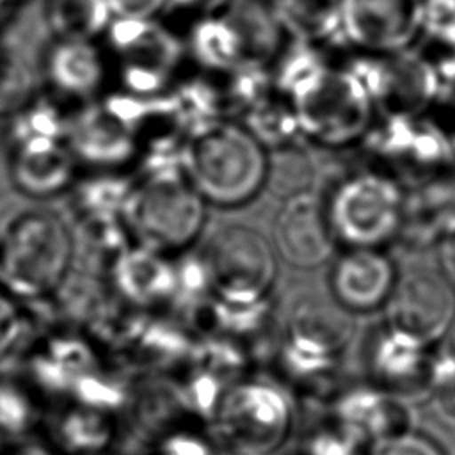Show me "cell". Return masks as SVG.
<instances>
[{"label": "cell", "mask_w": 455, "mask_h": 455, "mask_svg": "<svg viewBox=\"0 0 455 455\" xmlns=\"http://www.w3.org/2000/svg\"><path fill=\"white\" fill-rule=\"evenodd\" d=\"M233 0H167V5L174 11L192 14L196 20L222 14Z\"/></svg>", "instance_id": "34"}, {"label": "cell", "mask_w": 455, "mask_h": 455, "mask_svg": "<svg viewBox=\"0 0 455 455\" xmlns=\"http://www.w3.org/2000/svg\"><path fill=\"white\" fill-rule=\"evenodd\" d=\"M114 437L112 414L80 403L64 405L50 421L52 446L66 455L105 453Z\"/></svg>", "instance_id": "21"}, {"label": "cell", "mask_w": 455, "mask_h": 455, "mask_svg": "<svg viewBox=\"0 0 455 455\" xmlns=\"http://www.w3.org/2000/svg\"><path fill=\"white\" fill-rule=\"evenodd\" d=\"M366 455H444V451L425 435L402 432L371 443Z\"/></svg>", "instance_id": "30"}, {"label": "cell", "mask_w": 455, "mask_h": 455, "mask_svg": "<svg viewBox=\"0 0 455 455\" xmlns=\"http://www.w3.org/2000/svg\"><path fill=\"white\" fill-rule=\"evenodd\" d=\"M151 455H215V448L204 434L178 425L156 437Z\"/></svg>", "instance_id": "29"}, {"label": "cell", "mask_w": 455, "mask_h": 455, "mask_svg": "<svg viewBox=\"0 0 455 455\" xmlns=\"http://www.w3.org/2000/svg\"><path fill=\"white\" fill-rule=\"evenodd\" d=\"M275 85L306 139L336 148L366 132L371 100L350 69H332L311 50H297L279 66Z\"/></svg>", "instance_id": "1"}, {"label": "cell", "mask_w": 455, "mask_h": 455, "mask_svg": "<svg viewBox=\"0 0 455 455\" xmlns=\"http://www.w3.org/2000/svg\"><path fill=\"white\" fill-rule=\"evenodd\" d=\"M44 75L59 94L87 100L103 87L107 62L92 41L57 39L48 50Z\"/></svg>", "instance_id": "20"}, {"label": "cell", "mask_w": 455, "mask_h": 455, "mask_svg": "<svg viewBox=\"0 0 455 455\" xmlns=\"http://www.w3.org/2000/svg\"><path fill=\"white\" fill-rule=\"evenodd\" d=\"M11 174L16 187L36 197L64 190L75 176V156L66 140L37 139L14 144Z\"/></svg>", "instance_id": "19"}, {"label": "cell", "mask_w": 455, "mask_h": 455, "mask_svg": "<svg viewBox=\"0 0 455 455\" xmlns=\"http://www.w3.org/2000/svg\"><path fill=\"white\" fill-rule=\"evenodd\" d=\"M210 295L226 304L268 299L275 274V251L254 228L235 224L213 233L201 256Z\"/></svg>", "instance_id": "7"}, {"label": "cell", "mask_w": 455, "mask_h": 455, "mask_svg": "<svg viewBox=\"0 0 455 455\" xmlns=\"http://www.w3.org/2000/svg\"><path fill=\"white\" fill-rule=\"evenodd\" d=\"M453 142H455V139H453Z\"/></svg>", "instance_id": "40"}, {"label": "cell", "mask_w": 455, "mask_h": 455, "mask_svg": "<svg viewBox=\"0 0 455 455\" xmlns=\"http://www.w3.org/2000/svg\"><path fill=\"white\" fill-rule=\"evenodd\" d=\"M98 455H107V453H98Z\"/></svg>", "instance_id": "39"}, {"label": "cell", "mask_w": 455, "mask_h": 455, "mask_svg": "<svg viewBox=\"0 0 455 455\" xmlns=\"http://www.w3.org/2000/svg\"><path fill=\"white\" fill-rule=\"evenodd\" d=\"M352 336L350 322L329 306L299 302L279 345L283 373L306 391H320L334 379L341 352Z\"/></svg>", "instance_id": "8"}, {"label": "cell", "mask_w": 455, "mask_h": 455, "mask_svg": "<svg viewBox=\"0 0 455 455\" xmlns=\"http://www.w3.org/2000/svg\"><path fill=\"white\" fill-rule=\"evenodd\" d=\"M334 427L370 444L407 432L405 409L380 387H352L332 400Z\"/></svg>", "instance_id": "17"}, {"label": "cell", "mask_w": 455, "mask_h": 455, "mask_svg": "<svg viewBox=\"0 0 455 455\" xmlns=\"http://www.w3.org/2000/svg\"><path fill=\"white\" fill-rule=\"evenodd\" d=\"M190 52L203 66L215 71L229 73L243 68L242 44L226 12L196 20L190 30Z\"/></svg>", "instance_id": "25"}, {"label": "cell", "mask_w": 455, "mask_h": 455, "mask_svg": "<svg viewBox=\"0 0 455 455\" xmlns=\"http://www.w3.org/2000/svg\"><path fill=\"white\" fill-rule=\"evenodd\" d=\"M11 2H12V0H0V11H4Z\"/></svg>", "instance_id": "38"}, {"label": "cell", "mask_w": 455, "mask_h": 455, "mask_svg": "<svg viewBox=\"0 0 455 455\" xmlns=\"http://www.w3.org/2000/svg\"><path fill=\"white\" fill-rule=\"evenodd\" d=\"M443 352H444L450 359L455 361V320H453L450 331H448L446 336H444V348H443Z\"/></svg>", "instance_id": "37"}, {"label": "cell", "mask_w": 455, "mask_h": 455, "mask_svg": "<svg viewBox=\"0 0 455 455\" xmlns=\"http://www.w3.org/2000/svg\"><path fill=\"white\" fill-rule=\"evenodd\" d=\"M405 231L416 242L435 240L437 245L455 233V185L435 181L423 190L407 194L400 235Z\"/></svg>", "instance_id": "23"}, {"label": "cell", "mask_w": 455, "mask_h": 455, "mask_svg": "<svg viewBox=\"0 0 455 455\" xmlns=\"http://www.w3.org/2000/svg\"><path fill=\"white\" fill-rule=\"evenodd\" d=\"M208 427L231 455H275L295 427L291 395L272 379L245 375L226 387Z\"/></svg>", "instance_id": "4"}, {"label": "cell", "mask_w": 455, "mask_h": 455, "mask_svg": "<svg viewBox=\"0 0 455 455\" xmlns=\"http://www.w3.org/2000/svg\"><path fill=\"white\" fill-rule=\"evenodd\" d=\"M206 201L185 171L144 172L133 181L123 222L137 245L169 254L190 247L203 231Z\"/></svg>", "instance_id": "5"}, {"label": "cell", "mask_w": 455, "mask_h": 455, "mask_svg": "<svg viewBox=\"0 0 455 455\" xmlns=\"http://www.w3.org/2000/svg\"><path fill=\"white\" fill-rule=\"evenodd\" d=\"M23 313L16 299L0 288V359L20 341L23 332Z\"/></svg>", "instance_id": "32"}, {"label": "cell", "mask_w": 455, "mask_h": 455, "mask_svg": "<svg viewBox=\"0 0 455 455\" xmlns=\"http://www.w3.org/2000/svg\"><path fill=\"white\" fill-rule=\"evenodd\" d=\"M43 18L57 39L92 41L114 14L107 0H43Z\"/></svg>", "instance_id": "24"}, {"label": "cell", "mask_w": 455, "mask_h": 455, "mask_svg": "<svg viewBox=\"0 0 455 455\" xmlns=\"http://www.w3.org/2000/svg\"><path fill=\"white\" fill-rule=\"evenodd\" d=\"M114 16L124 18H155L164 7H167V0H107Z\"/></svg>", "instance_id": "33"}, {"label": "cell", "mask_w": 455, "mask_h": 455, "mask_svg": "<svg viewBox=\"0 0 455 455\" xmlns=\"http://www.w3.org/2000/svg\"><path fill=\"white\" fill-rule=\"evenodd\" d=\"M359 443L338 427L322 428L307 437L304 455H359Z\"/></svg>", "instance_id": "31"}, {"label": "cell", "mask_w": 455, "mask_h": 455, "mask_svg": "<svg viewBox=\"0 0 455 455\" xmlns=\"http://www.w3.org/2000/svg\"><path fill=\"white\" fill-rule=\"evenodd\" d=\"M407 192L384 171L352 172L323 203L334 240L345 249H382L400 236Z\"/></svg>", "instance_id": "6"}, {"label": "cell", "mask_w": 455, "mask_h": 455, "mask_svg": "<svg viewBox=\"0 0 455 455\" xmlns=\"http://www.w3.org/2000/svg\"><path fill=\"white\" fill-rule=\"evenodd\" d=\"M68 398L73 403L112 414L130 402V387L119 377L107 373L100 366L78 377Z\"/></svg>", "instance_id": "27"}, {"label": "cell", "mask_w": 455, "mask_h": 455, "mask_svg": "<svg viewBox=\"0 0 455 455\" xmlns=\"http://www.w3.org/2000/svg\"><path fill=\"white\" fill-rule=\"evenodd\" d=\"M183 171L206 203L238 208L263 188L268 158L243 124L220 119L185 137Z\"/></svg>", "instance_id": "3"}, {"label": "cell", "mask_w": 455, "mask_h": 455, "mask_svg": "<svg viewBox=\"0 0 455 455\" xmlns=\"http://www.w3.org/2000/svg\"><path fill=\"white\" fill-rule=\"evenodd\" d=\"M421 28V0H347L341 37L366 50L395 48Z\"/></svg>", "instance_id": "15"}, {"label": "cell", "mask_w": 455, "mask_h": 455, "mask_svg": "<svg viewBox=\"0 0 455 455\" xmlns=\"http://www.w3.org/2000/svg\"><path fill=\"white\" fill-rule=\"evenodd\" d=\"M39 423L36 395L28 386L0 379V432L21 439Z\"/></svg>", "instance_id": "28"}, {"label": "cell", "mask_w": 455, "mask_h": 455, "mask_svg": "<svg viewBox=\"0 0 455 455\" xmlns=\"http://www.w3.org/2000/svg\"><path fill=\"white\" fill-rule=\"evenodd\" d=\"M110 279L121 299L133 307H149L174 299L176 267L165 254L142 245L126 247L110 267Z\"/></svg>", "instance_id": "18"}, {"label": "cell", "mask_w": 455, "mask_h": 455, "mask_svg": "<svg viewBox=\"0 0 455 455\" xmlns=\"http://www.w3.org/2000/svg\"><path fill=\"white\" fill-rule=\"evenodd\" d=\"M5 455H57V450L44 443H36L21 437L5 451Z\"/></svg>", "instance_id": "36"}, {"label": "cell", "mask_w": 455, "mask_h": 455, "mask_svg": "<svg viewBox=\"0 0 455 455\" xmlns=\"http://www.w3.org/2000/svg\"><path fill=\"white\" fill-rule=\"evenodd\" d=\"M105 36L119 60L124 92L146 98L167 92L183 55V44L171 30L153 18L114 16Z\"/></svg>", "instance_id": "9"}, {"label": "cell", "mask_w": 455, "mask_h": 455, "mask_svg": "<svg viewBox=\"0 0 455 455\" xmlns=\"http://www.w3.org/2000/svg\"><path fill=\"white\" fill-rule=\"evenodd\" d=\"M439 270L455 290V233L446 236L439 245Z\"/></svg>", "instance_id": "35"}, {"label": "cell", "mask_w": 455, "mask_h": 455, "mask_svg": "<svg viewBox=\"0 0 455 455\" xmlns=\"http://www.w3.org/2000/svg\"><path fill=\"white\" fill-rule=\"evenodd\" d=\"M243 126L263 146H286L302 135L297 116L288 100L270 96L245 112Z\"/></svg>", "instance_id": "26"}, {"label": "cell", "mask_w": 455, "mask_h": 455, "mask_svg": "<svg viewBox=\"0 0 455 455\" xmlns=\"http://www.w3.org/2000/svg\"><path fill=\"white\" fill-rule=\"evenodd\" d=\"M428 347L391 323L375 332L368 350V368L379 387L393 396L430 389Z\"/></svg>", "instance_id": "13"}, {"label": "cell", "mask_w": 455, "mask_h": 455, "mask_svg": "<svg viewBox=\"0 0 455 455\" xmlns=\"http://www.w3.org/2000/svg\"><path fill=\"white\" fill-rule=\"evenodd\" d=\"M66 144L75 160L116 167L137 153V132L107 103L89 105L68 121Z\"/></svg>", "instance_id": "14"}, {"label": "cell", "mask_w": 455, "mask_h": 455, "mask_svg": "<svg viewBox=\"0 0 455 455\" xmlns=\"http://www.w3.org/2000/svg\"><path fill=\"white\" fill-rule=\"evenodd\" d=\"M73 258V235L57 213L23 208L0 220V288L14 299L55 295L69 277Z\"/></svg>", "instance_id": "2"}, {"label": "cell", "mask_w": 455, "mask_h": 455, "mask_svg": "<svg viewBox=\"0 0 455 455\" xmlns=\"http://www.w3.org/2000/svg\"><path fill=\"white\" fill-rule=\"evenodd\" d=\"M196 338L178 323L146 318L135 338L121 352L130 364L146 373H167L185 366Z\"/></svg>", "instance_id": "22"}, {"label": "cell", "mask_w": 455, "mask_h": 455, "mask_svg": "<svg viewBox=\"0 0 455 455\" xmlns=\"http://www.w3.org/2000/svg\"><path fill=\"white\" fill-rule=\"evenodd\" d=\"M100 368L96 348L73 334H52L25 361L27 386L34 395L68 398L78 377Z\"/></svg>", "instance_id": "16"}, {"label": "cell", "mask_w": 455, "mask_h": 455, "mask_svg": "<svg viewBox=\"0 0 455 455\" xmlns=\"http://www.w3.org/2000/svg\"><path fill=\"white\" fill-rule=\"evenodd\" d=\"M275 251L283 259L299 268L323 263L336 243L323 201L313 192H293L279 208L274 220Z\"/></svg>", "instance_id": "11"}, {"label": "cell", "mask_w": 455, "mask_h": 455, "mask_svg": "<svg viewBox=\"0 0 455 455\" xmlns=\"http://www.w3.org/2000/svg\"><path fill=\"white\" fill-rule=\"evenodd\" d=\"M396 277L398 270L382 249H345L331 267L329 286L343 309L368 313L386 306Z\"/></svg>", "instance_id": "12"}, {"label": "cell", "mask_w": 455, "mask_h": 455, "mask_svg": "<svg viewBox=\"0 0 455 455\" xmlns=\"http://www.w3.org/2000/svg\"><path fill=\"white\" fill-rule=\"evenodd\" d=\"M384 307L387 323L432 345L446 336L455 320V290L439 268L412 267L398 272Z\"/></svg>", "instance_id": "10"}]
</instances>
